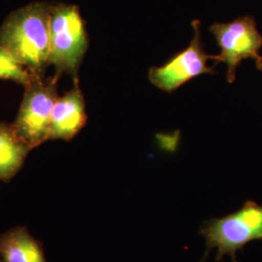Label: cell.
<instances>
[{
	"mask_svg": "<svg viewBox=\"0 0 262 262\" xmlns=\"http://www.w3.org/2000/svg\"><path fill=\"white\" fill-rule=\"evenodd\" d=\"M32 77L33 75L19 63L6 48L0 46V79L12 80L26 86Z\"/></svg>",
	"mask_w": 262,
	"mask_h": 262,
	"instance_id": "cell-10",
	"label": "cell"
},
{
	"mask_svg": "<svg viewBox=\"0 0 262 262\" xmlns=\"http://www.w3.org/2000/svg\"><path fill=\"white\" fill-rule=\"evenodd\" d=\"M85 122L84 95L75 79L74 86L56 100L51 117L49 140H71L84 127Z\"/></svg>",
	"mask_w": 262,
	"mask_h": 262,
	"instance_id": "cell-7",
	"label": "cell"
},
{
	"mask_svg": "<svg viewBox=\"0 0 262 262\" xmlns=\"http://www.w3.org/2000/svg\"><path fill=\"white\" fill-rule=\"evenodd\" d=\"M88 47V33L79 8L67 4L51 6L49 63L56 67L57 74L76 78Z\"/></svg>",
	"mask_w": 262,
	"mask_h": 262,
	"instance_id": "cell-3",
	"label": "cell"
},
{
	"mask_svg": "<svg viewBox=\"0 0 262 262\" xmlns=\"http://www.w3.org/2000/svg\"><path fill=\"white\" fill-rule=\"evenodd\" d=\"M56 81L57 77L45 79L33 75L25 86L19 114L12 125L31 149L49 140L51 117L58 98Z\"/></svg>",
	"mask_w": 262,
	"mask_h": 262,
	"instance_id": "cell-4",
	"label": "cell"
},
{
	"mask_svg": "<svg viewBox=\"0 0 262 262\" xmlns=\"http://www.w3.org/2000/svg\"><path fill=\"white\" fill-rule=\"evenodd\" d=\"M193 38L189 46L159 67H151L149 70L150 83L159 90L173 93L181 85L197 76L215 73L212 67L207 64V60L213 59L214 56L208 55L201 40L200 21L193 20Z\"/></svg>",
	"mask_w": 262,
	"mask_h": 262,
	"instance_id": "cell-6",
	"label": "cell"
},
{
	"mask_svg": "<svg viewBox=\"0 0 262 262\" xmlns=\"http://www.w3.org/2000/svg\"><path fill=\"white\" fill-rule=\"evenodd\" d=\"M0 255L4 262H47L40 245L24 227L0 235Z\"/></svg>",
	"mask_w": 262,
	"mask_h": 262,
	"instance_id": "cell-8",
	"label": "cell"
},
{
	"mask_svg": "<svg viewBox=\"0 0 262 262\" xmlns=\"http://www.w3.org/2000/svg\"><path fill=\"white\" fill-rule=\"evenodd\" d=\"M200 234L206 243V251L200 262L204 261L214 250L216 261L229 255L232 262H237L236 254L247 244L262 240V205L247 201L232 214L205 222Z\"/></svg>",
	"mask_w": 262,
	"mask_h": 262,
	"instance_id": "cell-2",
	"label": "cell"
},
{
	"mask_svg": "<svg viewBox=\"0 0 262 262\" xmlns=\"http://www.w3.org/2000/svg\"><path fill=\"white\" fill-rule=\"evenodd\" d=\"M51 6L42 2L28 4L12 12L0 27V46L32 75L44 77L50 66Z\"/></svg>",
	"mask_w": 262,
	"mask_h": 262,
	"instance_id": "cell-1",
	"label": "cell"
},
{
	"mask_svg": "<svg viewBox=\"0 0 262 262\" xmlns=\"http://www.w3.org/2000/svg\"><path fill=\"white\" fill-rule=\"evenodd\" d=\"M210 31L221 48V54L214 56L215 63L224 62L227 67L226 79L233 83L236 70L240 62L252 58L256 67L262 70V35L256 28L255 21L251 17H243L230 23H215L210 27Z\"/></svg>",
	"mask_w": 262,
	"mask_h": 262,
	"instance_id": "cell-5",
	"label": "cell"
},
{
	"mask_svg": "<svg viewBox=\"0 0 262 262\" xmlns=\"http://www.w3.org/2000/svg\"><path fill=\"white\" fill-rule=\"evenodd\" d=\"M31 150L12 124L0 122V180L9 181L13 178Z\"/></svg>",
	"mask_w": 262,
	"mask_h": 262,
	"instance_id": "cell-9",
	"label": "cell"
}]
</instances>
